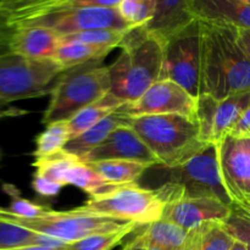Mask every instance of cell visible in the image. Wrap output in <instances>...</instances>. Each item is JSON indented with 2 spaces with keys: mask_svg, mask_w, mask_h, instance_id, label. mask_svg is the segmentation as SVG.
<instances>
[{
  "mask_svg": "<svg viewBox=\"0 0 250 250\" xmlns=\"http://www.w3.org/2000/svg\"><path fill=\"white\" fill-rule=\"evenodd\" d=\"M128 126L156 156L161 167H176L209 146L200 139L197 120L182 115L131 117Z\"/></svg>",
  "mask_w": 250,
  "mask_h": 250,
  "instance_id": "3",
  "label": "cell"
},
{
  "mask_svg": "<svg viewBox=\"0 0 250 250\" xmlns=\"http://www.w3.org/2000/svg\"><path fill=\"white\" fill-rule=\"evenodd\" d=\"M0 219L12 222L27 229L59 239L68 244L81 241L93 234L107 233L124 229L126 227L138 226L132 221L85 214L76 209L68 211H49L38 219H23L10 214L5 208H0Z\"/></svg>",
  "mask_w": 250,
  "mask_h": 250,
  "instance_id": "6",
  "label": "cell"
},
{
  "mask_svg": "<svg viewBox=\"0 0 250 250\" xmlns=\"http://www.w3.org/2000/svg\"><path fill=\"white\" fill-rule=\"evenodd\" d=\"M60 38V34L46 27H21L6 36V50L29 60H46L53 59Z\"/></svg>",
  "mask_w": 250,
  "mask_h": 250,
  "instance_id": "15",
  "label": "cell"
},
{
  "mask_svg": "<svg viewBox=\"0 0 250 250\" xmlns=\"http://www.w3.org/2000/svg\"><path fill=\"white\" fill-rule=\"evenodd\" d=\"M42 1L44 0H0V29L7 21Z\"/></svg>",
  "mask_w": 250,
  "mask_h": 250,
  "instance_id": "34",
  "label": "cell"
},
{
  "mask_svg": "<svg viewBox=\"0 0 250 250\" xmlns=\"http://www.w3.org/2000/svg\"><path fill=\"white\" fill-rule=\"evenodd\" d=\"M188 11L203 22L250 28V4L241 0H189Z\"/></svg>",
  "mask_w": 250,
  "mask_h": 250,
  "instance_id": "16",
  "label": "cell"
},
{
  "mask_svg": "<svg viewBox=\"0 0 250 250\" xmlns=\"http://www.w3.org/2000/svg\"><path fill=\"white\" fill-rule=\"evenodd\" d=\"M164 202L155 189L143 188L138 183L117 186L110 192L89 198L77 211L112 219L132 221L138 226L149 225L163 217Z\"/></svg>",
  "mask_w": 250,
  "mask_h": 250,
  "instance_id": "7",
  "label": "cell"
},
{
  "mask_svg": "<svg viewBox=\"0 0 250 250\" xmlns=\"http://www.w3.org/2000/svg\"><path fill=\"white\" fill-rule=\"evenodd\" d=\"M103 160L138 161L149 165L150 167L160 165L156 156L128 125L117 127L100 146H98L81 161L90 164Z\"/></svg>",
  "mask_w": 250,
  "mask_h": 250,
  "instance_id": "14",
  "label": "cell"
},
{
  "mask_svg": "<svg viewBox=\"0 0 250 250\" xmlns=\"http://www.w3.org/2000/svg\"><path fill=\"white\" fill-rule=\"evenodd\" d=\"M197 98L173 81H160L151 85L139 99L124 103L116 111L129 117L144 115H182L195 119Z\"/></svg>",
  "mask_w": 250,
  "mask_h": 250,
  "instance_id": "12",
  "label": "cell"
},
{
  "mask_svg": "<svg viewBox=\"0 0 250 250\" xmlns=\"http://www.w3.org/2000/svg\"><path fill=\"white\" fill-rule=\"evenodd\" d=\"M229 136H233L236 138H248L250 137V106L242 115V117L237 122L234 128L232 129Z\"/></svg>",
  "mask_w": 250,
  "mask_h": 250,
  "instance_id": "36",
  "label": "cell"
},
{
  "mask_svg": "<svg viewBox=\"0 0 250 250\" xmlns=\"http://www.w3.org/2000/svg\"><path fill=\"white\" fill-rule=\"evenodd\" d=\"M4 250H56V249L46 248V247H38V246H29V247H19V248L4 249ZM61 250H62V249H61Z\"/></svg>",
  "mask_w": 250,
  "mask_h": 250,
  "instance_id": "39",
  "label": "cell"
},
{
  "mask_svg": "<svg viewBox=\"0 0 250 250\" xmlns=\"http://www.w3.org/2000/svg\"><path fill=\"white\" fill-rule=\"evenodd\" d=\"M236 36L239 46L250 60V28H237L236 27Z\"/></svg>",
  "mask_w": 250,
  "mask_h": 250,
  "instance_id": "37",
  "label": "cell"
},
{
  "mask_svg": "<svg viewBox=\"0 0 250 250\" xmlns=\"http://www.w3.org/2000/svg\"><path fill=\"white\" fill-rule=\"evenodd\" d=\"M32 26L46 27L55 31L60 36L89 31V29L112 28L128 31L133 28L122 20L117 9H110V7H80V9L59 10V11L48 12L33 17L24 22L21 27Z\"/></svg>",
  "mask_w": 250,
  "mask_h": 250,
  "instance_id": "11",
  "label": "cell"
},
{
  "mask_svg": "<svg viewBox=\"0 0 250 250\" xmlns=\"http://www.w3.org/2000/svg\"><path fill=\"white\" fill-rule=\"evenodd\" d=\"M62 250H63V249H62Z\"/></svg>",
  "mask_w": 250,
  "mask_h": 250,
  "instance_id": "47",
  "label": "cell"
},
{
  "mask_svg": "<svg viewBox=\"0 0 250 250\" xmlns=\"http://www.w3.org/2000/svg\"><path fill=\"white\" fill-rule=\"evenodd\" d=\"M111 90L109 66L102 61L67 68L54 83L42 124L68 121L84 107L99 102Z\"/></svg>",
  "mask_w": 250,
  "mask_h": 250,
  "instance_id": "4",
  "label": "cell"
},
{
  "mask_svg": "<svg viewBox=\"0 0 250 250\" xmlns=\"http://www.w3.org/2000/svg\"><path fill=\"white\" fill-rule=\"evenodd\" d=\"M121 54L109 66L111 93L124 103L136 102L149 88L166 80L165 42L146 27H136L124 39Z\"/></svg>",
  "mask_w": 250,
  "mask_h": 250,
  "instance_id": "1",
  "label": "cell"
},
{
  "mask_svg": "<svg viewBox=\"0 0 250 250\" xmlns=\"http://www.w3.org/2000/svg\"><path fill=\"white\" fill-rule=\"evenodd\" d=\"M129 119H131L129 116H126L119 111H115L114 114L105 117L99 124L93 126L84 133L68 141V143L65 146V150L82 160L85 155H88L90 151L94 150L98 146H100L117 127L128 125Z\"/></svg>",
  "mask_w": 250,
  "mask_h": 250,
  "instance_id": "18",
  "label": "cell"
},
{
  "mask_svg": "<svg viewBox=\"0 0 250 250\" xmlns=\"http://www.w3.org/2000/svg\"><path fill=\"white\" fill-rule=\"evenodd\" d=\"M32 188H33L37 194L42 195V197L50 198L56 197L63 187L61 185H59V183L53 182V181L46 180V178L41 177V176L33 175Z\"/></svg>",
  "mask_w": 250,
  "mask_h": 250,
  "instance_id": "35",
  "label": "cell"
},
{
  "mask_svg": "<svg viewBox=\"0 0 250 250\" xmlns=\"http://www.w3.org/2000/svg\"><path fill=\"white\" fill-rule=\"evenodd\" d=\"M188 4L189 0H156V15L146 28L165 41L194 20Z\"/></svg>",
  "mask_w": 250,
  "mask_h": 250,
  "instance_id": "17",
  "label": "cell"
},
{
  "mask_svg": "<svg viewBox=\"0 0 250 250\" xmlns=\"http://www.w3.org/2000/svg\"><path fill=\"white\" fill-rule=\"evenodd\" d=\"M88 165L105 181L117 186L138 183L139 178L151 168L146 164L131 160H103Z\"/></svg>",
  "mask_w": 250,
  "mask_h": 250,
  "instance_id": "24",
  "label": "cell"
},
{
  "mask_svg": "<svg viewBox=\"0 0 250 250\" xmlns=\"http://www.w3.org/2000/svg\"><path fill=\"white\" fill-rule=\"evenodd\" d=\"M163 168L166 173L163 185H171L188 197L215 198L229 207L233 205L220 173L217 144H209L204 150L176 167Z\"/></svg>",
  "mask_w": 250,
  "mask_h": 250,
  "instance_id": "8",
  "label": "cell"
},
{
  "mask_svg": "<svg viewBox=\"0 0 250 250\" xmlns=\"http://www.w3.org/2000/svg\"><path fill=\"white\" fill-rule=\"evenodd\" d=\"M70 141L67 122H54L48 125L36 138V149L32 153L34 159L45 158L58 151L63 150Z\"/></svg>",
  "mask_w": 250,
  "mask_h": 250,
  "instance_id": "27",
  "label": "cell"
},
{
  "mask_svg": "<svg viewBox=\"0 0 250 250\" xmlns=\"http://www.w3.org/2000/svg\"><path fill=\"white\" fill-rule=\"evenodd\" d=\"M219 146L222 182L233 204L250 207V155L241 138L227 136Z\"/></svg>",
  "mask_w": 250,
  "mask_h": 250,
  "instance_id": "13",
  "label": "cell"
},
{
  "mask_svg": "<svg viewBox=\"0 0 250 250\" xmlns=\"http://www.w3.org/2000/svg\"><path fill=\"white\" fill-rule=\"evenodd\" d=\"M112 50L114 48H109V46L65 43L60 44V46L56 49L53 60H55L63 70H67V68L77 67L85 63L103 61V59L106 58Z\"/></svg>",
  "mask_w": 250,
  "mask_h": 250,
  "instance_id": "26",
  "label": "cell"
},
{
  "mask_svg": "<svg viewBox=\"0 0 250 250\" xmlns=\"http://www.w3.org/2000/svg\"><path fill=\"white\" fill-rule=\"evenodd\" d=\"M155 190L165 204L161 219L173 222L187 231L205 222H224L231 214L232 207L215 198L188 197L166 183Z\"/></svg>",
  "mask_w": 250,
  "mask_h": 250,
  "instance_id": "10",
  "label": "cell"
},
{
  "mask_svg": "<svg viewBox=\"0 0 250 250\" xmlns=\"http://www.w3.org/2000/svg\"><path fill=\"white\" fill-rule=\"evenodd\" d=\"M231 250H248V248H247L246 244L241 243V242H236Z\"/></svg>",
  "mask_w": 250,
  "mask_h": 250,
  "instance_id": "41",
  "label": "cell"
},
{
  "mask_svg": "<svg viewBox=\"0 0 250 250\" xmlns=\"http://www.w3.org/2000/svg\"><path fill=\"white\" fill-rule=\"evenodd\" d=\"M0 34H1V33H0ZM1 36H2V34H1Z\"/></svg>",
  "mask_w": 250,
  "mask_h": 250,
  "instance_id": "46",
  "label": "cell"
},
{
  "mask_svg": "<svg viewBox=\"0 0 250 250\" xmlns=\"http://www.w3.org/2000/svg\"><path fill=\"white\" fill-rule=\"evenodd\" d=\"M63 68L53 59L29 60L15 54L0 55V117L12 115L15 102L50 95Z\"/></svg>",
  "mask_w": 250,
  "mask_h": 250,
  "instance_id": "5",
  "label": "cell"
},
{
  "mask_svg": "<svg viewBox=\"0 0 250 250\" xmlns=\"http://www.w3.org/2000/svg\"><path fill=\"white\" fill-rule=\"evenodd\" d=\"M122 104H124L122 100L117 99L111 93H109L99 102L81 110L72 119L66 121L67 122L68 133H70V141L84 133L85 131L99 124L102 120H104L109 115L114 114Z\"/></svg>",
  "mask_w": 250,
  "mask_h": 250,
  "instance_id": "23",
  "label": "cell"
},
{
  "mask_svg": "<svg viewBox=\"0 0 250 250\" xmlns=\"http://www.w3.org/2000/svg\"><path fill=\"white\" fill-rule=\"evenodd\" d=\"M250 106V89L234 93L219 100L215 115L214 143L219 144L229 136L242 115Z\"/></svg>",
  "mask_w": 250,
  "mask_h": 250,
  "instance_id": "19",
  "label": "cell"
},
{
  "mask_svg": "<svg viewBox=\"0 0 250 250\" xmlns=\"http://www.w3.org/2000/svg\"><path fill=\"white\" fill-rule=\"evenodd\" d=\"M146 248L143 246V244H142V242L139 241L138 237H136L134 239H132V241L129 242V243L124 248V250H146Z\"/></svg>",
  "mask_w": 250,
  "mask_h": 250,
  "instance_id": "38",
  "label": "cell"
},
{
  "mask_svg": "<svg viewBox=\"0 0 250 250\" xmlns=\"http://www.w3.org/2000/svg\"><path fill=\"white\" fill-rule=\"evenodd\" d=\"M224 226L237 242L250 246V207L232 205L231 214L224 221Z\"/></svg>",
  "mask_w": 250,
  "mask_h": 250,
  "instance_id": "33",
  "label": "cell"
},
{
  "mask_svg": "<svg viewBox=\"0 0 250 250\" xmlns=\"http://www.w3.org/2000/svg\"><path fill=\"white\" fill-rule=\"evenodd\" d=\"M133 29V28H132ZM131 31H122V29L103 28V29H89V31L77 32V33L61 36L60 44L65 43H82L89 45L109 46V48H120L127 33Z\"/></svg>",
  "mask_w": 250,
  "mask_h": 250,
  "instance_id": "28",
  "label": "cell"
},
{
  "mask_svg": "<svg viewBox=\"0 0 250 250\" xmlns=\"http://www.w3.org/2000/svg\"><path fill=\"white\" fill-rule=\"evenodd\" d=\"M202 22V94L222 100L250 89V60L237 42L236 27Z\"/></svg>",
  "mask_w": 250,
  "mask_h": 250,
  "instance_id": "2",
  "label": "cell"
},
{
  "mask_svg": "<svg viewBox=\"0 0 250 250\" xmlns=\"http://www.w3.org/2000/svg\"><path fill=\"white\" fill-rule=\"evenodd\" d=\"M29 246L61 250L65 248L66 243L0 219V250Z\"/></svg>",
  "mask_w": 250,
  "mask_h": 250,
  "instance_id": "22",
  "label": "cell"
},
{
  "mask_svg": "<svg viewBox=\"0 0 250 250\" xmlns=\"http://www.w3.org/2000/svg\"><path fill=\"white\" fill-rule=\"evenodd\" d=\"M117 11L133 28L146 27L156 15V0H121Z\"/></svg>",
  "mask_w": 250,
  "mask_h": 250,
  "instance_id": "29",
  "label": "cell"
},
{
  "mask_svg": "<svg viewBox=\"0 0 250 250\" xmlns=\"http://www.w3.org/2000/svg\"><path fill=\"white\" fill-rule=\"evenodd\" d=\"M241 139L243 141L244 146H246L247 151H248V154L250 155V137H248V138H241Z\"/></svg>",
  "mask_w": 250,
  "mask_h": 250,
  "instance_id": "42",
  "label": "cell"
},
{
  "mask_svg": "<svg viewBox=\"0 0 250 250\" xmlns=\"http://www.w3.org/2000/svg\"><path fill=\"white\" fill-rule=\"evenodd\" d=\"M63 186H75L89 194V198L99 197L117 187V185L107 182L100 175H98L88 164L76 160L65 171L62 180ZM122 186V185H121Z\"/></svg>",
  "mask_w": 250,
  "mask_h": 250,
  "instance_id": "25",
  "label": "cell"
},
{
  "mask_svg": "<svg viewBox=\"0 0 250 250\" xmlns=\"http://www.w3.org/2000/svg\"><path fill=\"white\" fill-rule=\"evenodd\" d=\"M5 53H7V50H6V41H5L4 37H2L1 34H0V55H1V54H5Z\"/></svg>",
  "mask_w": 250,
  "mask_h": 250,
  "instance_id": "40",
  "label": "cell"
},
{
  "mask_svg": "<svg viewBox=\"0 0 250 250\" xmlns=\"http://www.w3.org/2000/svg\"><path fill=\"white\" fill-rule=\"evenodd\" d=\"M241 1H244V2H248V4H250V0H241Z\"/></svg>",
  "mask_w": 250,
  "mask_h": 250,
  "instance_id": "44",
  "label": "cell"
},
{
  "mask_svg": "<svg viewBox=\"0 0 250 250\" xmlns=\"http://www.w3.org/2000/svg\"><path fill=\"white\" fill-rule=\"evenodd\" d=\"M247 248H248V250H250V246H247Z\"/></svg>",
  "mask_w": 250,
  "mask_h": 250,
  "instance_id": "45",
  "label": "cell"
},
{
  "mask_svg": "<svg viewBox=\"0 0 250 250\" xmlns=\"http://www.w3.org/2000/svg\"><path fill=\"white\" fill-rule=\"evenodd\" d=\"M236 242L224 222H205L188 231L183 250H231Z\"/></svg>",
  "mask_w": 250,
  "mask_h": 250,
  "instance_id": "21",
  "label": "cell"
},
{
  "mask_svg": "<svg viewBox=\"0 0 250 250\" xmlns=\"http://www.w3.org/2000/svg\"><path fill=\"white\" fill-rule=\"evenodd\" d=\"M197 119L199 136L204 143H214V125L219 100L209 94H202L197 98Z\"/></svg>",
  "mask_w": 250,
  "mask_h": 250,
  "instance_id": "31",
  "label": "cell"
},
{
  "mask_svg": "<svg viewBox=\"0 0 250 250\" xmlns=\"http://www.w3.org/2000/svg\"><path fill=\"white\" fill-rule=\"evenodd\" d=\"M164 42L166 78L202 95V22L194 19Z\"/></svg>",
  "mask_w": 250,
  "mask_h": 250,
  "instance_id": "9",
  "label": "cell"
},
{
  "mask_svg": "<svg viewBox=\"0 0 250 250\" xmlns=\"http://www.w3.org/2000/svg\"><path fill=\"white\" fill-rule=\"evenodd\" d=\"M137 226L126 227L124 229L107 233L93 234L81 241L66 244L63 250H112L119 246L126 236H128Z\"/></svg>",
  "mask_w": 250,
  "mask_h": 250,
  "instance_id": "30",
  "label": "cell"
},
{
  "mask_svg": "<svg viewBox=\"0 0 250 250\" xmlns=\"http://www.w3.org/2000/svg\"><path fill=\"white\" fill-rule=\"evenodd\" d=\"M2 190L10 197V205L5 208L6 211L23 219H38L51 211L50 208L36 204L28 199H24L20 195L17 188L12 185H4Z\"/></svg>",
  "mask_w": 250,
  "mask_h": 250,
  "instance_id": "32",
  "label": "cell"
},
{
  "mask_svg": "<svg viewBox=\"0 0 250 250\" xmlns=\"http://www.w3.org/2000/svg\"><path fill=\"white\" fill-rule=\"evenodd\" d=\"M187 236V229L167 220L160 219L146 225V229L137 237L146 248L183 250Z\"/></svg>",
  "mask_w": 250,
  "mask_h": 250,
  "instance_id": "20",
  "label": "cell"
},
{
  "mask_svg": "<svg viewBox=\"0 0 250 250\" xmlns=\"http://www.w3.org/2000/svg\"><path fill=\"white\" fill-rule=\"evenodd\" d=\"M146 250H160V249H158V248H146Z\"/></svg>",
  "mask_w": 250,
  "mask_h": 250,
  "instance_id": "43",
  "label": "cell"
}]
</instances>
